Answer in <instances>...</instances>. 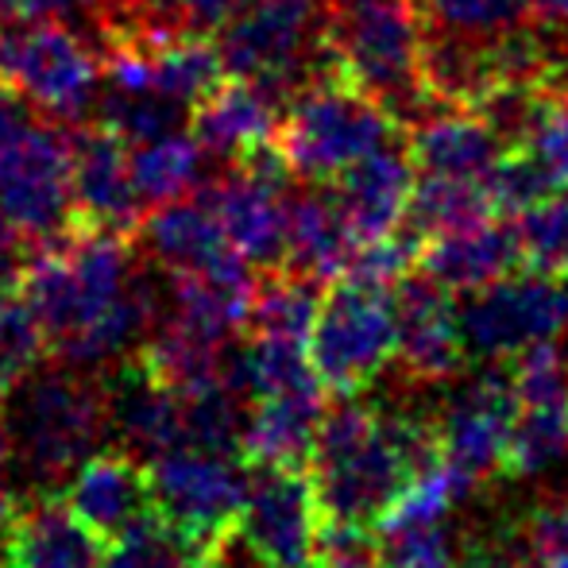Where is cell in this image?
<instances>
[{
	"mask_svg": "<svg viewBox=\"0 0 568 568\" xmlns=\"http://www.w3.org/2000/svg\"><path fill=\"white\" fill-rule=\"evenodd\" d=\"M356 252L348 221H344L333 190H306L286 205V271L329 286L344 278Z\"/></svg>",
	"mask_w": 568,
	"mask_h": 568,
	"instance_id": "cell-25",
	"label": "cell"
},
{
	"mask_svg": "<svg viewBox=\"0 0 568 568\" xmlns=\"http://www.w3.org/2000/svg\"><path fill=\"white\" fill-rule=\"evenodd\" d=\"M221 554L166 523L159 510L109 541L101 568H217Z\"/></svg>",
	"mask_w": 568,
	"mask_h": 568,
	"instance_id": "cell-31",
	"label": "cell"
},
{
	"mask_svg": "<svg viewBox=\"0 0 568 568\" xmlns=\"http://www.w3.org/2000/svg\"><path fill=\"white\" fill-rule=\"evenodd\" d=\"M456 568H541L523 518L507 515L499 523L471 526L456 549Z\"/></svg>",
	"mask_w": 568,
	"mask_h": 568,
	"instance_id": "cell-36",
	"label": "cell"
},
{
	"mask_svg": "<svg viewBox=\"0 0 568 568\" xmlns=\"http://www.w3.org/2000/svg\"><path fill=\"white\" fill-rule=\"evenodd\" d=\"M70 163H74V205L78 217L93 229L128 232L140 225L143 197L132 179V155L124 151V140L109 128L78 132L70 140Z\"/></svg>",
	"mask_w": 568,
	"mask_h": 568,
	"instance_id": "cell-18",
	"label": "cell"
},
{
	"mask_svg": "<svg viewBox=\"0 0 568 568\" xmlns=\"http://www.w3.org/2000/svg\"><path fill=\"white\" fill-rule=\"evenodd\" d=\"M487 217H495V210L479 182L422 174V179H414L403 232L422 247L426 240L445 236V232L464 229V225H476V221H487Z\"/></svg>",
	"mask_w": 568,
	"mask_h": 568,
	"instance_id": "cell-29",
	"label": "cell"
},
{
	"mask_svg": "<svg viewBox=\"0 0 568 568\" xmlns=\"http://www.w3.org/2000/svg\"><path fill=\"white\" fill-rule=\"evenodd\" d=\"M515 236L526 271L568 283V190H557L526 213H518Z\"/></svg>",
	"mask_w": 568,
	"mask_h": 568,
	"instance_id": "cell-33",
	"label": "cell"
},
{
	"mask_svg": "<svg viewBox=\"0 0 568 568\" xmlns=\"http://www.w3.org/2000/svg\"><path fill=\"white\" fill-rule=\"evenodd\" d=\"M460 329L471 359H510L530 344L557 341L568 329V283L526 267L515 271L468 294Z\"/></svg>",
	"mask_w": 568,
	"mask_h": 568,
	"instance_id": "cell-12",
	"label": "cell"
},
{
	"mask_svg": "<svg viewBox=\"0 0 568 568\" xmlns=\"http://www.w3.org/2000/svg\"><path fill=\"white\" fill-rule=\"evenodd\" d=\"M101 62L62 20H0V82L51 120H82L101 98Z\"/></svg>",
	"mask_w": 568,
	"mask_h": 568,
	"instance_id": "cell-8",
	"label": "cell"
},
{
	"mask_svg": "<svg viewBox=\"0 0 568 568\" xmlns=\"http://www.w3.org/2000/svg\"><path fill=\"white\" fill-rule=\"evenodd\" d=\"M479 186H484L495 217H518V213H526L530 205H538L541 197L557 194L554 179L541 171V163L526 148L503 151L491 171L479 179Z\"/></svg>",
	"mask_w": 568,
	"mask_h": 568,
	"instance_id": "cell-35",
	"label": "cell"
},
{
	"mask_svg": "<svg viewBox=\"0 0 568 568\" xmlns=\"http://www.w3.org/2000/svg\"><path fill=\"white\" fill-rule=\"evenodd\" d=\"M247 464L240 456L174 449L151 460L155 510L182 534L225 554L236 538L240 510L247 495Z\"/></svg>",
	"mask_w": 568,
	"mask_h": 568,
	"instance_id": "cell-11",
	"label": "cell"
},
{
	"mask_svg": "<svg viewBox=\"0 0 568 568\" xmlns=\"http://www.w3.org/2000/svg\"><path fill=\"white\" fill-rule=\"evenodd\" d=\"M16 379H20V375L12 372V367H8V359L0 356V406H4V398H8V390L16 387Z\"/></svg>",
	"mask_w": 568,
	"mask_h": 568,
	"instance_id": "cell-47",
	"label": "cell"
},
{
	"mask_svg": "<svg viewBox=\"0 0 568 568\" xmlns=\"http://www.w3.org/2000/svg\"><path fill=\"white\" fill-rule=\"evenodd\" d=\"M20 236H16V229L8 225V217L0 213V291H8V286L20 278Z\"/></svg>",
	"mask_w": 568,
	"mask_h": 568,
	"instance_id": "cell-44",
	"label": "cell"
},
{
	"mask_svg": "<svg viewBox=\"0 0 568 568\" xmlns=\"http://www.w3.org/2000/svg\"><path fill=\"white\" fill-rule=\"evenodd\" d=\"M398 132L403 128L383 101L352 85L344 74H325L291 98L278 124V151L291 163V174L325 186L372 151L387 148Z\"/></svg>",
	"mask_w": 568,
	"mask_h": 568,
	"instance_id": "cell-5",
	"label": "cell"
},
{
	"mask_svg": "<svg viewBox=\"0 0 568 568\" xmlns=\"http://www.w3.org/2000/svg\"><path fill=\"white\" fill-rule=\"evenodd\" d=\"M140 232L151 260L171 275H197V271H217L232 260H244L232 252L217 213L202 197L197 202L179 197V202L155 205V213L140 221Z\"/></svg>",
	"mask_w": 568,
	"mask_h": 568,
	"instance_id": "cell-26",
	"label": "cell"
},
{
	"mask_svg": "<svg viewBox=\"0 0 568 568\" xmlns=\"http://www.w3.org/2000/svg\"><path fill=\"white\" fill-rule=\"evenodd\" d=\"M445 464L442 429L426 414H398L367 403L325 410L310 456L322 515L329 530L379 534L395 499L422 476Z\"/></svg>",
	"mask_w": 568,
	"mask_h": 568,
	"instance_id": "cell-1",
	"label": "cell"
},
{
	"mask_svg": "<svg viewBox=\"0 0 568 568\" xmlns=\"http://www.w3.org/2000/svg\"><path fill=\"white\" fill-rule=\"evenodd\" d=\"M317 310V283L294 275V271H275L255 283L252 317H247V337H271V341H294L310 344Z\"/></svg>",
	"mask_w": 568,
	"mask_h": 568,
	"instance_id": "cell-32",
	"label": "cell"
},
{
	"mask_svg": "<svg viewBox=\"0 0 568 568\" xmlns=\"http://www.w3.org/2000/svg\"><path fill=\"white\" fill-rule=\"evenodd\" d=\"M74 0H0V20H62Z\"/></svg>",
	"mask_w": 568,
	"mask_h": 568,
	"instance_id": "cell-42",
	"label": "cell"
},
{
	"mask_svg": "<svg viewBox=\"0 0 568 568\" xmlns=\"http://www.w3.org/2000/svg\"><path fill=\"white\" fill-rule=\"evenodd\" d=\"M306 348L329 398H356L395 359V291L356 278L329 283Z\"/></svg>",
	"mask_w": 568,
	"mask_h": 568,
	"instance_id": "cell-7",
	"label": "cell"
},
{
	"mask_svg": "<svg viewBox=\"0 0 568 568\" xmlns=\"http://www.w3.org/2000/svg\"><path fill=\"white\" fill-rule=\"evenodd\" d=\"M47 333L39 325L36 310L28 306L20 291H0V356L8 359L16 375H28L31 367L43 364Z\"/></svg>",
	"mask_w": 568,
	"mask_h": 568,
	"instance_id": "cell-37",
	"label": "cell"
},
{
	"mask_svg": "<svg viewBox=\"0 0 568 568\" xmlns=\"http://www.w3.org/2000/svg\"><path fill=\"white\" fill-rule=\"evenodd\" d=\"M217 47L232 78H252L275 98L341 74L329 47V0H252L217 31Z\"/></svg>",
	"mask_w": 568,
	"mask_h": 568,
	"instance_id": "cell-6",
	"label": "cell"
},
{
	"mask_svg": "<svg viewBox=\"0 0 568 568\" xmlns=\"http://www.w3.org/2000/svg\"><path fill=\"white\" fill-rule=\"evenodd\" d=\"M155 4L163 8L182 31H202V36H210V31L229 28L252 0H155Z\"/></svg>",
	"mask_w": 568,
	"mask_h": 568,
	"instance_id": "cell-40",
	"label": "cell"
},
{
	"mask_svg": "<svg viewBox=\"0 0 568 568\" xmlns=\"http://www.w3.org/2000/svg\"><path fill=\"white\" fill-rule=\"evenodd\" d=\"M383 568H456V554L442 526H406V530L383 534Z\"/></svg>",
	"mask_w": 568,
	"mask_h": 568,
	"instance_id": "cell-39",
	"label": "cell"
},
{
	"mask_svg": "<svg viewBox=\"0 0 568 568\" xmlns=\"http://www.w3.org/2000/svg\"><path fill=\"white\" fill-rule=\"evenodd\" d=\"M329 47L341 74L383 101L398 128H414L442 105L422 82L418 0H329Z\"/></svg>",
	"mask_w": 568,
	"mask_h": 568,
	"instance_id": "cell-4",
	"label": "cell"
},
{
	"mask_svg": "<svg viewBox=\"0 0 568 568\" xmlns=\"http://www.w3.org/2000/svg\"><path fill=\"white\" fill-rule=\"evenodd\" d=\"M0 429L12 471H20L36 495L67 487L78 464L90 460L109 434L105 383L70 364H39L16 379L0 406Z\"/></svg>",
	"mask_w": 568,
	"mask_h": 568,
	"instance_id": "cell-2",
	"label": "cell"
},
{
	"mask_svg": "<svg viewBox=\"0 0 568 568\" xmlns=\"http://www.w3.org/2000/svg\"><path fill=\"white\" fill-rule=\"evenodd\" d=\"M0 213L36 247L74 229V163L59 128L28 120L0 148Z\"/></svg>",
	"mask_w": 568,
	"mask_h": 568,
	"instance_id": "cell-10",
	"label": "cell"
},
{
	"mask_svg": "<svg viewBox=\"0 0 568 568\" xmlns=\"http://www.w3.org/2000/svg\"><path fill=\"white\" fill-rule=\"evenodd\" d=\"M132 179L135 190L148 205H163V202H179L190 197L202 186V163H205V148L197 143L194 132H163L155 140L132 143Z\"/></svg>",
	"mask_w": 568,
	"mask_h": 568,
	"instance_id": "cell-28",
	"label": "cell"
},
{
	"mask_svg": "<svg viewBox=\"0 0 568 568\" xmlns=\"http://www.w3.org/2000/svg\"><path fill=\"white\" fill-rule=\"evenodd\" d=\"M194 113V135L205 148V155L221 159H244L252 151L267 148L278 140V109L283 98L252 78H232L221 82L205 101H197Z\"/></svg>",
	"mask_w": 568,
	"mask_h": 568,
	"instance_id": "cell-22",
	"label": "cell"
},
{
	"mask_svg": "<svg viewBox=\"0 0 568 568\" xmlns=\"http://www.w3.org/2000/svg\"><path fill=\"white\" fill-rule=\"evenodd\" d=\"M418 271L445 283L453 294H471L479 286H491L499 278L523 271L515 225H503L499 217L476 221V225L453 229L418 247Z\"/></svg>",
	"mask_w": 568,
	"mask_h": 568,
	"instance_id": "cell-20",
	"label": "cell"
},
{
	"mask_svg": "<svg viewBox=\"0 0 568 568\" xmlns=\"http://www.w3.org/2000/svg\"><path fill=\"white\" fill-rule=\"evenodd\" d=\"M85 4L101 8V12H105V20H109V16H120V12H128V8L143 4V0H85Z\"/></svg>",
	"mask_w": 568,
	"mask_h": 568,
	"instance_id": "cell-46",
	"label": "cell"
},
{
	"mask_svg": "<svg viewBox=\"0 0 568 568\" xmlns=\"http://www.w3.org/2000/svg\"><path fill=\"white\" fill-rule=\"evenodd\" d=\"M317 568H383V557L372 534H348L325 526V554Z\"/></svg>",
	"mask_w": 568,
	"mask_h": 568,
	"instance_id": "cell-41",
	"label": "cell"
},
{
	"mask_svg": "<svg viewBox=\"0 0 568 568\" xmlns=\"http://www.w3.org/2000/svg\"><path fill=\"white\" fill-rule=\"evenodd\" d=\"M568 453V390L523 398L510 445L503 456V479L538 476L541 468Z\"/></svg>",
	"mask_w": 568,
	"mask_h": 568,
	"instance_id": "cell-30",
	"label": "cell"
},
{
	"mask_svg": "<svg viewBox=\"0 0 568 568\" xmlns=\"http://www.w3.org/2000/svg\"><path fill=\"white\" fill-rule=\"evenodd\" d=\"M151 51V90L179 105H197L221 82H225V59L217 39H205L202 31H174V36L148 43Z\"/></svg>",
	"mask_w": 568,
	"mask_h": 568,
	"instance_id": "cell-27",
	"label": "cell"
},
{
	"mask_svg": "<svg viewBox=\"0 0 568 568\" xmlns=\"http://www.w3.org/2000/svg\"><path fill=\"white\" fill-rule=\"evenodd\" d=\"M518 406L523 403H518L510 359H491V367L471 379L468 390H460L437 418L445 460L476 487L487 479H503V456H507Z\"/></svg>",
	"mask_w": 568,
	"mask_h": 568,
	"instance_id": "cell-15",
	"label": "cell"
},
{
	"mask_svg": "<svg viewBox=\"0 0 568 568\" xmlns=\"http://www.w3.org/2000/svg\"><path fill=\"white\" fill-rule=\"evenodd\" d=\"M109 403V434L140 460H159V456L186 449V406L174 387H166L140 356H128L105 379Z\"/></svg>",
	"mask_w": 568,
	"mask_h": 568,
	"instance_id": "cell-16",
	"label": "cell"
},
{
	"mask_svg": "<svg viewBox=\"0 0 568 568\" xmlns=\"http://www.w3.org/2000/svg\"><path fill=\"white\" fill-rule=\"evenodd\" d=\"M406 151L414 159V171L422 174L479 182L507 148L479 113L460 105H437L410 128Z\"/></svg>",
	"mask_w": 568,
	"mask_h": 568,
	"instance_id": "cell-23",
	"label": "cell"
},
{
	"mask_svg": "<svg viewBox=\"0 0 568 568\" xmlns=\"http://www.w3.org/2000/svg\"><path fill=\"white\" fill-rule=\"evenodd\" d=\"M20 495L12 487V460H8V442H4V429H0V546H4L8 530L12 523L20 518Z\"/></svg>",
	"mask_w": 568,
	"mask_h": 568,
	"instance_id": "cell-43",
	"label": "cell"
},
{
	"mask_svg": "<svg viewBox=\"0 0 568 568\" xmlns=\"http://www.w3.org/2000/svg\"><path fill=\"white\" fill-rule=\"evenodd\" d=\"M28 124V109H23V98L12 90V85L0 82V148L12 140L20 128Z\"/></svg>",
	"mask_w": 568,
	"mask_h": 568,
	"instance_id": "cell-45",
	"label": "cell"
},
{
	"mask_svg": "<svg viewBox=\"0 0 568 568\" xmlns=\"http://www.w3.org/2000/svg\"><path fill=\"white\" fill-rule=\"evenodd\" d=\"M398 348L395 364L410 387H442L468 364V341L460 329V306L445 283L414 267L395 286Z\"/></svg>",
	"mask_w": 568,
	"mask_h": 568,
	"instance_id": "cell-14",
	"label": "cell"
},
{
	"mask_svg": "<svg viewBox=\"0 0 568 568\" xmlns=\"http://www.w3.org/2000/svg\"><path fill=\"white\" fill-rule=\"evenodd\" d=\"M105 541L59 495H36L8 530L0 568H101Z\"/></svg>",
	"mask_w": 568,
	"mask_h": 568,
	"instance_id": "cell-21",
	"label": "cell"
},
{
	"mask_svg": "<svg viewBox=\"0 0 568 568\" xmlns=\"http://www.w3.org/2000/svg\"><path fill=\"white\" fill-rule=\"evenodd\" d=\"M410 190H414V159L410 151L395 148V143L372 151V155L359 159L356 166H348L333 182V197H337L356 244L383 240L403 229Z\"/></svg>",
	"mask_w": 568,
	"mask_h": 568,
	"instance_id": "cell-19",
	"label": "cell"
},
{
	"mask_svg": "<svg viewBox=\"0 0 568 568\" xmlns=\"http://www.w3.org/2000/svg\"><path fill=\"white\" fill-rule=\"evenodd\" d=\"M526 151L538 159L557 190H568V93L554 90L541 101V113L534 120Z\"/></svg>",
	"mask_w": 568,
	"mask_h": 568,
	"instance_id": "cell-38",
	"label": "cell"
},
{
	"mask_svg": "<svg viewBox=\"0 0 568 568\" xmlns=\"http://www.w3.org/2000/svg\"><path fill=\"white\" fill-rule=\"evenodd\" d=\"M286 179L291 163L275 140L240 159V171L202 186V202L217 213L232 252L255 271H278L286 263Z\"/></svg>",
	"mask_w": 568,
	"mask_h": 568,
	"instance_id": "cell-13",
	"label": "cell"
},
{
	"mask_svg": "<svg viewBox=\"0 0 568 568\" xmlns=\"http://www.w3.org/2000/svg\"><path fill=\"white\" fill-rule=\"evenodd\" d=\"M135 252L128 232L70 229L51 244H39L23 260L16 291L36 310L47 348H62L113 310L135 283Z\"/></svg>",
	"mask_w": 568,
	"mask_h": 568,
	"instance_id": "cell-3",
	"label": "cell"
},
{
	"mask_svg": "<svg viewBox=\"0 0 568 568\" xmlns=\"http://www.w3.org/2000/svg\"><path fill=\"white\" fill-rule=\"evenodd\" d=\"M325 410H329V390L325 387L252 398V406H247L244 449H240L244 464L247 468H255V464L310 468Z\"/></svg>",
	"mask_w": 568,
	"mask_h": 568,
	"instance_id": "cell-24",
	"label": "cell"
},
{
	"mask_svg": "<svg viewBox=\"0 0 568 568\" xmlns=\"http://www.w3.org/2000/svg\"><path fill=\"white\" fill-rule=\"evenodd\" d=\"M236 538L255 568H317L325 554V515L310 468L255 464Z\"/></svg>",
	"mask_w": 568,
	"mask_h": 568,
	"instance_id": "cell-9",
	"label": "cell"
},
{
	"mask_svg": "<svg viewBox=\"0 0 568 568\" xmlns=\"http://www.w3.org/2000/svg\"><path fill=\"white\" fill-rule=\"evenodd\" d=\"M98 116L101 128H109L124 143H143L182 128L186 105H179V101L163 98L155 90H113L109 85L98 98Z\"/></svg>",
	"mask_w": 568,
	"mask_h": 568,
	"instance_id": "cell-34",
	"label": "cell"
},
{
	"mask_svg": "<svg viewBox=\"0 0 568 568\" xmlns=\"http://www.w3.org/2000/svg\"><path fill=\"white\" fill-rule=\"evenodd\" d=\"M62 503L109 546L155 510L151 464L128 449H98L67 479Z\"/></svg>",
	"mask_w": 568,
	"mask_h": 568,
	"instance_id": "cell-17",
	"label": "cell"
}]
</instances>
